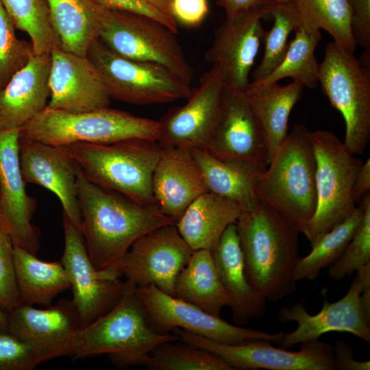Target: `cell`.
Wrapping results in <instances>:
<instances>
[{
  "mask_svg": "<svg viewBox=\"0 0 370 370\" xmlns=\"http://www.w3.org/2000/svg\"><path fill=\"white\" fill-rule=\"evenodd\" d=\"M14 261L21 304L47 307L71 288L69 275L60 262H47L23 248L14 247Z\"/></svg>",
  "mask_w": 370,
  "mask_h": 370,
  "instance_id": "f1b7e54d",
  "label": "cell"
},
{
  "mask_svg": "<svg viewBox=\"0 0 370 370\" xmlns=\"http://www.w3.org/2000/svg\"><path fill=\"white\" fill-rule=\"evenodd\" d=\"M334 365L338 370H369L370 360L359 361L354 359L352 346L343 339L333 345Z\"/></svg>",
  "mask_w": 370,
  "mask_h": 370,
  "instance_id": "ee69618b",
  "label": "cell"
},
{
  "mask_svg": "<svg viewBox=\"0 0 370 370\" xmlns=\"http://www.w3.org/2000/svg\"><path fill=\"white\" fill-rule=\"evenodd\" d=\"M60 47L86 56L98 38L103 8L96 0H47Z\"/></svg>",
  "mask_w": 370,
  "mask_h": 370,
  "instance_id": "f546056e",
  "label": "cell"
},
{
  "mask_svg": "<svg viewBox=\"0 0 370 370\" xmlns=\"http://www.w3.org/2000/svg\"><path fill=\"white\" fill-rule=\"evenodd\" d=\"M221 158L238 159L265 169L267 143L245 91L225 86L212 134L205 149Z\"/></svg>",
  "mask_w": 370,
  "mask_h": 370,
  "instance_id": "9a60e30c",
  "label": "cell"
},
{
  "mask_svg": "<svg viewBox=\"0 0 370 370\" xmlns=\"http://www.w3.org/2000/svg\"><path fill=\"white\" fill-rule=\"evenodd\" d=\"M236 225L245 274L255 291L270 302L294 293L299 232L258 201L242 210Z\"/></svg>",
  "mask_w": 370,
  "mask_h": 370,
  "instance_id": "7a4b0ae2",
  "label": "cell"
},
{
  "mask_svg": "<svg viewBox=\"0 0 370 370\" xmlns=\"http://www.w3.org/2000/svg\"><path fill=\"white\" fill-rule=\"evenodd\" d=\"M64 246L60 262L70 280L72 300L81 326L94 321L120 299L125 282L119 267L97 269L92 263L82 231L62 214Z\"/></svg>",
  "mask_w": 370,
  "mask_h": 370,
  "instance_id": "7c38bea8",
  "label": "cell"
},
{
  "mask_svg": "<svg viewBox=\"0 0 370 370\" xmlns=\"http://www.w3.org/2000/svg\"><path fill=\"white\" fill-rule=\"evenodd\" d=\"M19 135L60 146L134 139L158 141L160 127L158 121L109 107L77 113L46 107L19 130Z\"/></svg>",
  "mask_w": 370,
  "mask_h": 370,
  "instance_id": "8992f818",
  "label": "cell"
},
{
  "mask_svg": "<svg viewBox=\"0 0 370 370\" xmlns=\"http://www.w3.org/2000/svg\"><path fill=\"white\" fill-rule=\"evenodd\" d=\"M77 190L84 243L97 269L119 267L138 238L159 227L175 224L156 207L138 204L92 183L79 169Z\"/></svg>",
  "mask_w": 370,
  "mask_h": 370,
  "instance_id": "6da1fadb",
  "label": "cell"
},
{
  "mask_svg": "<svg viewBox=\"0 0 370 370\" xmlns=\"http://www.w3.org/2000/svg\"><path fill=\"white\" fill-rule=\"evenodd\" d=\"M190 151L208 191L237 203L242 210L258 201L254 186L258 174L264 169L249 161L221 158L203 149Z\"/></svg>",
  "mask_w": 370,
  "mask_h": 370,
  "instance_id": "4316f807",
  "label": "cell"
},
{
  "mask_svg": "<svg viewBox=\"0 0 370 370\" xmlns=\"http://www.w3.org/2000/svg\"><path fill=\"white\" fill-rule=\"evenodd\" d=\"M270 14L273 16V23L266 32L264 53L252 73V82L265 77L280 64L288 47V36L297 27L295 18L286 5L274 3Z\"/></svg>",
  "mask_w": 370,
  "mask_h": 370,
  "instance_id": "8d00e7d4",
  "label": "cell"
},
{
  "mask_svg": "<svg viewBox=\"0 0 370 370\" xmlns=\"http://www.w3.org/2000/svg\"><path fill=\"white\" fill-rule=\"evenodd\" d=\"M166 341L151 352L145 364L149 370H233L214 354L181 341Z\"/></svg>",
  "mask_w": 370,
  "mask_h": 370,
  "instance_id": "d590c367",
  "label": "cell"
},
{
  "mask_svg": "<svg viewBox=\"0 0 370 370\" xmlns=\"http://www.w3.org/2000/svg\"><path fill=\"white\" fill-rule=\"evenodd\" d=\"M315 173L310 132L295 124L258 174L256 198L302 233L316 208Z\"/></svg>",
  "mask_w": 370,
  "mask_h": 370,
  "instance_id": "3957f363",
  "label": "cell"
},
{
  "mask_svg": "<svg viewBox=\"0 0 370 370\" xmlns=\"http://www.w3.org/2000/svg\"><path fill=\"white\" fill-rule=\"evenodd\" d=\"M50 67V53H34L0 91V132L19 131L47 107Z\"/></svg>",
  "mask_w": 370,
  "mask_h": 370,
  "instance_id": "cb8c5ba5",
  "label": "cell"
},
{
  "mask_svg": "<svg viewBox=\"0 0 370 370\" xmlns=\"http://www.w3.org/2000/svg\"><path fill=\"white\" fill-rule=\"evenodd\" d=\"M318 83L343 117L345 148L352 155L362 154L370 138V50L358 59L336 42L328 43Z\"/></svg>",
  "mask_w": 370,
  "mask_h": 370,
  "instance_id": "52a82bcc",
  "label": "cell"
},
{
  "mask_svg": "<svg viewBox=\"0 0 370 370\" xmlns=\"http://www.w3.org/2000/svg\"><path fill=\"white\" fill-rule=\"evenodd\" d=\"M176 34L147 15L103 8L98 38L114 53L162 64L190 85L193 69Z\"/></svg>",
  "mask_w": 370,
  "mask_h": 370,
  "instance_id": "30bf717a",
  "label": "cell"
},
{
  "mask_svg": "<svg viewBox=\"0 0 370 370\" xmlns=\"http://www.w3.org/2000/svg\"><path fill=\"white\" fill-rule=\"evenodd\" d=\"M153 8L160 12L163 14L173 18L171 14V0H144ZM174 19V18H173Z\"/></svg>",
  "mask_w": 370,
  "mask_h": 370,
  "instance_id": "7dc6e473",
  "label": "cell"
},
{
  "mask_svg": "<svg viewBox=\"0 0 370 370\" xmlns=\"http://www.w3.org/2000/svg\"><path fill=\"white\" fill-rule=\"evenodd\" d=\"M81 323L72 299L43 308L21 304L8 313V331L27 343L41 363L70 356Z\"/></svg>",
  "mask_w": 370,
  "mask_h": 370,
  "instance_id": "d6986e66",
  "label": "cell"
},
{
  "mask_svg": "<svg viewBox=\"0 0 370 370\" xmlns=\"http://www.w3.org/2000/svg\"><path fill=\"white\" fill-rule=\"evenodd\" d=\"M210 251L219 280L232 298L229 307L233 321L245 324L262 317L267 300L255 291L246 278L236 223L227 227Z\"/></svg>",
  "mask_w": 370,
  "mask_h": 370,
  "instance_id": "d4e9b609",
  "label": "cell"
},
{
  "mask_svg": "<svg viewBox=\"0 0 370 370\" xmlns=\"http://www.w3.org/2000/svg\"><path fill=\"white\" fill-rule=\"evenodd\" d=\"M177 340L175 334H162L150 326L136 287L125 280L123 292L116 304L80 328L70 357L77 360L107 354L121 366L145 365L156 347Z\"/></svg>",
  "mask_w": 370,
  "mask_h": 370,
  "instance_id": "277c9868",
  "label": "cell"
},
{
  "mask_svg": "<svg viewBox=\"0 0 370 370\" xmlns=\"http://www.w3.org/2000/svg\"><path fill=\"white\" fill-rule=\"evenodd\" d=\"M273 3L271 0H217V4L224 9L226 18H234L252 8Z\"/></svg>",
  "mask_w": 370,
  "mask_h": 370,
  "instance_id": "f6af8a7d",
  "label": "cell"
},
{
  "mask_svg": "<svg viewBox=\"0 0 370 370\" xmlns=\"http://www.w3.org/2000/svg\"><path fill=\"white\" fill-rule=\"evenodd\" d=\"M50 55L48 108L77 113L110 106L112 99L86 56L60 47L53 49Z\"/></svg>",
  "mask_w": 370,
  "mask_h": 370,
  "instance_id": "7402d4cb",
  "label": "cell"
},
{
  "mask_svg": "<svg viewBox=\"0 0 370 370\" xmlns=\"http://www.w3.org/2000/svg\"><path fill=\"white\" fill-rule=\"evenodd\" d=\"M286 5L295 18L297 28L307 32L323 29L334 42L355 51L348 0H288Z\"/></svg>",
  "mask_w": 370,
  "mask_h": 370,
  "instance_id": "1f68e13d",
  "label": "cell"
},
{
  "mask_svg": "<svg viewBox=\"0 0 370 370\" xmlns=\"http://www.w3.org/2000/svg\"><path fill=\"white\" fill-rule=\"evenodd\" d=\"M361 200L365 206L362 220L342 256L328 267L332 280H341L370 262V193Z\"/></svg>",
  "mask_w": 370,
  "mask_h": 370,
  "instance_id": "f35d334b",
  "label": "cell"
},
{
  "mask_svg": "<svg viewBox=\"0 0 370 370\" xmlns=\"http://www.w3.org/2000/svg\"><path fill=\"white\" fill-rule=\"evenodd\" d=\"M16 29L0 0V91L34 54L32 45L17 37Z\"/></svg>",
  "mask_w": 370,
  "mask_h": 370,
  "instance_id": "74e56055",
  "label": "cell"
},
{
  "mask_svg": "<svg viewBox=\"0 0 370 370\" xmlns=\"http://www.w3.org/2000/svg\"><path fill=\"white\" fill-rule=\"evenodd\" d=\"M19 131L0 132V223L14 247L36 254L40 233L32 223L35 200L26 192L19 161Z\"/></svg>",
  "mask_w": 370,
  "mask_h": 370,
  "instance_id": "ffe728a7",
  "label": "cell"
},
{
  "mask_svg": "<svg viewBox=\"0 0 370 370\" xmlns=\"http://www.w3.org/2000/svg\"><path fill=\"white\" fill-rule=\"evenodd\" d=\"M241 212L237 203L207 191L190 204L175 225L193 251H211L227 227L236 223Z\"/></svg>",
  "mask_w": 370,
  "mask_h": 370,
  "instance_id": "484cf974",
  "label": "cell"
},
{
  "mask_svg": "<svg viewBox=\"0 0 370 370\" xmlns=\"http://www.w3.org/2000/svg\"><path fill=\"white\" fill-rule=\"evenodd\" d=\"M310 141L316 160V208L302 234L312 247L356 209L353 186L362 162L330 132H310Z\"/></svg>",
  "mask_w": 370,
  "mask_h": 370,
  "instance_id": "ba28073f",
  "label": "cell"
},
{
  "mask_svg": "<svg viewBox=\"0 0 370 370\" xmlns=\"http://www.w3.org/2000/svg\"><path fill=\"white\" fill-rule=\"evenodd\" d=\"M8 313L0 307V332L8 331Z\"/></svg>",
  "mask_w": 370,
  "mask_h": 370,
  "instance_id": "c3c4849f",
  "label": "cell"
},
{
  "mask_svg": "<svg viewBox=\"0 0 370 370\" xmlns=\"http://www.w3.org/2000/svg\"><path fill=\"white\" fill-rule=\"evenodd\" d=\"M174 297L217 317L230 306L231 296L219 280L210 250L193 251L177 277Z\"/></svg>",
  "mask_w": 370,
  "mask_h": 370,
  "instance_id": "83f0119b",
  "label": "cell"
},
{
  "mask_svg": "<svg viewBox=\"0 0 370 370\" xmlns=\"http://www.w3.org/2000/svg\"><path fill=\"white\" fill-rule=\"evenodd\" d=\"M16 29L30 38L34 54L50 53L60 47L53 28L47 0H1Z\"/></svg>",
  "mask_w": 370,
  "mask_h": 370,
  "instance_id": "e575fe53",
  "label": "cell"
},
{
  "mask_svg": "<svg viewBox=\"0 0 370 370\" xmlns=\"http://www.w3.org/2000/svg\"><path fill=\"white\" fill-rule=\"evenodd\" d=\"M207 191L190 149L162 145L152 177L156 207L175 224L190 204Z\"/></svg>",
  "mask_w": 370,
  "mask_h": 370,
  "instance_id": "603a6c76",
  "label": "cell"
},
{
  "mask_svg": "<svg viewBox=\"0 0 370 370\" xmlns=\"http://www.w3.org/2000/svg\"><path fill=\"white\" fill-rule=\"evenodd\" d=\"M193 252L176 225H166L135 241L119 269L122 276L136 288L153 285L174 297L177 277Z\"/></svg>",
  "mask_w": 370,
  "mask_h": 370,
  "instance_id": "5bb4252c",
  "label": "cell"
},
{
  "mask_svg": "<svg viewBox=\"0 0 370 370\" xmlns=\"http://www.w3.org/2000/svg\"><path fill=\"white\" fill-rule=\"evenodd\" d=\"M350 28L356 44L370 50V0H348Z\"/></svg>",
  "mask_w": 370,
  "mask_h": 370,
  "instance_id": "b9f144b4",
  "label": "cell"
},
{
  "mask_svg": "<svg viewBox=\"0 0 370 370\" xmlns=\"http://www.w3.org/2000/svg\"><path fill=\"white\" fill-rule=\"evenodd\" d=\"M40 363L27 343L9 331L0 332V370H32Z\"/></svg>",
  "mask_w": 370,
  "mask_h": 370,
  "instance_id": "60d3db41",
  "label": "cell"
},
{
  "mask_svg": "<svg viewBox=\"0 0 370 370\" xmlns=\"http://www.w3.org/2000/svg\"><path fill=\"white\" fill-rule=\"evenodd\" d=\"M18 153L25 181L53 193L62 204L63 213L82 231L77 190L79 167L68 147L20 137Z\"/></svg>",
  "mask_w": 370,
  "mask_h": 370,
  "instance_id": "44dd1931",
  "label": "cell"
},
{
  "mask_svg": "<svg viewBox=\"0 0 370 370\" xmlns=\"http://www.w3.org/2000/svg\"><path fill=\"white\" fill-rule=\"evenodd\" d=\"M209 13L208 0H171V14L177 23L188 27L200 25Z\"/></svg>",
  "mask_w": 370,
  "mask_h": 370,
  "instance_id": "7bdbcfd3",
  "label": "cell"
},
{
  "mask_svg": "<svg viewBox=\"0 0 370 370\" xmlns=\"http://www.w3.org/2000/svg\"><path fill=\"white\" fill-rule=\"evenodd\" d=\"M295 32V37L289 42L280 64L265 77L249 82L246 90L260 88L278 83L285 77H291L309 88L317 86L319 63L315 58L314 51L321 34L320 30L307 32L299 28Z\"/></svg>",
  "mask_w": 370,
  "mask_h": 370,
  "instance_id": "d6a6232c",
  "label": "cell"
},
{
  "mask_svg": "<svg viewBox=\"0 0 370 370\" xmlns=\"http://www.w3.org/2000/svg\"><path fill=\"white\" fill-rule=\"evenodd\" d=\"M273 4L252 8L234 18H225L215 29L213 42L205 59L221 69L227 87L245 91L266 34L261 20L271 13Z\"/></svg>",
  "mask_w": 370,
  "mask_h": 370,
  "instance_id": "ac0fdd59",
  "label": "cell"
},
{
  "mask_svg": "<svg viewBox=\"0 0 370 370\" xmlns=\"http://www.w3.org/2000/svg\"><path fill=\"white\" fill-rule=\"evenodd\" d=\"M136 293L150 326L166 334L180 328L212 341L241 345L256 341L278 344L284 332H268L232 325L220 317L168 295L153 285L136 288Z\"/></svg>",
  "mask_w": 370,
  "mask_h": 370,
  "instance_id": "8fae6325",
  "label": "cell"
},
{
  "mask_svg": "<svg viewBox=\"0 0 370 370\" xmlns=\"http://www.w3.org/2000/svg\"><path fill=\"white\" fill-rule=\"evenodd\" d=\"M364 212L361 200L347 219L324 234L308 255L300 258L295 272L297 282L317 279L323 269L329 267L342 256L360 225Z\"/></svg>",
  "mask_w": 370,
  "mask_h": 370,
  "instance_id": "836d02e7",
  "label": "cell"
},
{
  "mask_svg": "<svg viewBox=\"0 0 370 370\" xmlns=\"http://www.w3.org/2000/svg\"><path fill=\"white\" fill-rule=\"evenodd\" d=\"M273 3L280 5H286L288 0H271Z\"/></svg>",
  "mask_w": 370,
  "mask_h": 370,
  "instance_id": "681fc988",
  "label": "cell"
},
{
  "mask_svg": "<svg viewBox=\"0 0 370 370\" xmlns=\"http://www.w3.org/2000/svg\"><path fill=\"white\" fill-rule=\"evenodd\" d=\"M360 293L361 286L355 277L347 293L335 302L328 301L323 292V306L317 314H309L301 303L282 307L277 319L282 323L295 321L297 326L291 332H284L278 345L288 349L319 339L329 332H349L370 343V312L364 308Z\"/></svg>",
  "mask_w": 370,
  "mask_h": 370,
  "instance_id": "2e32d148",
  "label": "cell"
},
{
  "mask_svg": "<svg viewBox=\"0 0 370 370\" xmlns=\"http://www.w3.org/2000/svg\"><path fill=\"white\" fill-rule=\"evenodd\" d=\"M304 86L293 81L281 86L246 90L251 107L263 130L269 152V161L288 134V122L295 105L303 95Z\"/></svg>",
  "mask_w": 370,
  "mask_h": 370,
  "instance_id": "4dcf8cb0",
  "label": "cell"
},
{
  "mask_svg": "<svg viewBox=\"0 0 370 370\" xmlns=\"http://www.w3.org/2000/svg\"><path fill=\"white\" fill-rule=\"evenodd\" d=\"M14 245L0 223V307L7 313L21 304L16 286Z\"/></svg>",
  "mask_w": 370,
  "mask_h": 370,
  "instance_id": "ab89813d",
  "label": "cell"
},
{
  "mask_svg": "<svg viewBox=\"0 0 370 370\" xmlns=\"http://www.w3.org/2000/svg\"><path fill=\"white\" fill-rule=\"evenodd\" d=\"M179 340L219 357L234 369L335 370L333 345L319 339L301 343L297 352L273 347L267 341L228 345L174 328Z\"/></svg>",
  "mask_w": 370,
  "mask_h": 370,
  "instance_id": "4fadbf2b",
  "label": "cell"
},
{
  "mask_svg": "<svg viewBox=\"0 0 370 370\" xmlns=\"http://www.w3.org/2000/svg\"><path fill=\"white\" fill-rule=\"evenodd\" d=\"M86 57L98 71L111 99L148 105L187 99L191 92L190 85L166 66L123 57L99 38L92 42Z\"/></svg>",
  "mask_w": 370,
  "mask_h": 370,
  "instance_id": "9c48e42d",
  "label": "cell"
},
{
  "mask_svg": "<svg viewBox=\"0 0 370 370\" xmlns=\"http://www.w3.org/2000/svg\"><path fill=\"white\" fill-rule=\"evenodd\" d=\"M225 79L216 65L200 77L182 106L173 108L160 120L162 145L205 149L217 118Z\"/></svg>",
  "mask_w": 370,
  "mask_h": 370,
  "instance_id": "e0dca14e",
  "label": "cell"
},
{
  "mask_svg": "<svg viewBox=\"0 0 370 370\" xmlns=\"http://www.w3.org/2000/svg\"><path fill=\"white\" fill-rule=\"evenodd\" d=\"M66 147L89 181L138 204L156 207L152 177L162 149L158 141L134 139L110 144L77 143Z\"/></svg>",
  "mask_w": 370,
  "mask_h": 370,
  "instance_id": "5b68a950",
  "label": "cell"
},
{
  "mask_svg": "<svg viewBox=\"0 0 370 370\" xmlns=\"http://www.w3.org/2000/svg\"><path fill=\"white\" fill-rule=\"evenodd\" d=\"M370 193V159L360 165L353 186V197L356 203Z\"/></svg>",
  "mask_w": 370,
  "mask_h": 370,
  "instance_id": "bcb514c9",
  "label": "cell"
}]
</instances>
